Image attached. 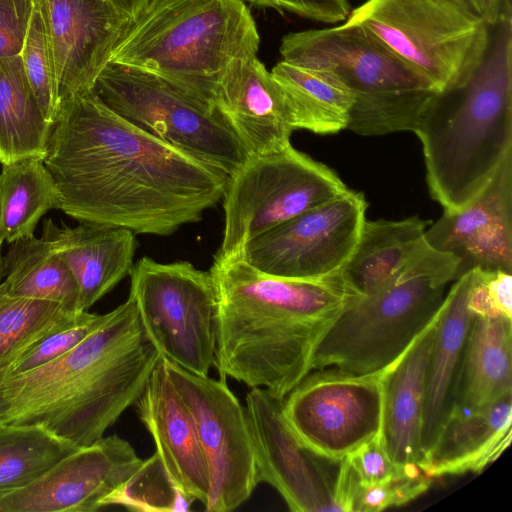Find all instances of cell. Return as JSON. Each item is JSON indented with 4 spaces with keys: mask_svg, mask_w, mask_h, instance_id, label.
Segmentation results:
<instances>
[{
    "mask_svg": "<svg viewBox=\"0 0 512 512\" xmlns=\"http://www.w3.org/2000/svg\"><path fill=\"white\" fill-rule=\"evenodd\" d=\"M6 276L5 260L2 254V246H0V284Z\"/></svg>",
    "mask_w": 512,
    "mask_h": 512,
    "instance_id": "cell-43",
    "label": "cell"
},
{
    "mask_svg": "<svg viewBox=\"0 0 512 512\" xmlns=\"http://www.w3.org/2000/svg\"><path fill=\"white\" fill-rule=\"evenodd\" d=\"M62 196L41 157L1 165L0 246L34 237L40 219L61 209Z\"/></svg>",
    "mask_w": 512,
    "mask_h": 512,
    "instance_id": "cell-28",
    "label": "cell"
},
{
    "mask_svg": "<svg viewBox=\"0 0 512 512\" xmlns=\"http://www.w3.org/2000/svg\"><path fill=\"white\" fill-rule=\"evenodd\" d=\"M160 358L128 296L64 355L0 380V424L38 425L90 445L136 403Z\"/></svg>",
    "mask_w": 512,
    "mask_h": 512,
    "instance_id": "cell-3",
    "label": "cell"
},
{
    "mask_svg": "<svg viewBox=\"0 0 512 512\" xmlns=\"http://www.w3.org/2000/svg\"><path fill=\"white\" fill-rule=\"evenodd\" d=\"M490 27L512 10L511 0H468Z\"/></svg>",
    "mask_w": 512,
    "mask_h": 512,
    "instance_id": "cell-40",
    "label": "cell"
},
{
    "mask_svg": "<svg viewBox=\"0 0 512 512\" xmlns=\"http://www.w3.org/2000/svg\"><path fill=\"white\" fill-rule=\"evenodd\" d=\"M472 272L456 279L436 324L425 388L421 457L432 448L454 403V392L473 314L467 306Z\"/></svg>",
    "mask_w": 512,
    "mask_h": 512,
    "instance_id": "cell-24",
    "label": "cell"
},
{
    "mask_svg": "<svg viewBox=\"0 0 512 512\" xmlns=\"http://www.w3.org/2000/svg\"><path fill=\"white\" fill-rule=\"evenodd\" d=\"M361 486L384 483L404 474H418L419 467L401 469L394 464L379 432L346 456Z\"/></svg>",
    "mask_w": 512,
    "mask_h": 512,
    "instance_id": "cell-37",
    "label": "cell"
},
{
    "mask_svg": "<svg viewBox=\"0 0 512 512\" xmlns=\"http://www.w3.org/2000/svg\"><path fill=\"white\" fill-rule=\"evenodd\" d=\"M153 0H111L114 6L132 21L137 19Z\"/></svg>",
    "mask_w": 512,
    "mask_h": 512,
    "instance_id": "cell-41",
    "label": "cell"
},
{
    "mask_svg": "<svg viewBox=\"0 0 512 512\" xmlns=\"http://www.w3.org/2000/svg\"><path fill=\"white\" fill-rule=\"evenodd\" d=\"M270 72L285 95L295 130L324 135L347 129L355 96L334 73L283 60Z\"/></svg>",
    "mask_w": 512,
    "mask_h": 512,
    "instance_id": "cell-27",
    "label": "cell"
},
{
    "mask_svg": "<svg viewBox=\"0 0 512 512\" xmlns=\"http://www.w3.org/2000/svg\"><path fill=\"white\" fill-rule=\"evenodd\" d=\"M457 267L453 255L428 244L392 282L361 296L333 320L315 349L312 370H389L437 316Z\"/></svg>",
    "mask_w": 512,
    "mask_h": 512,
    "instance_id": "cell-6",
    "label": "cell"
},
{
    "mask_svg": "<svg viewBox=\"0 0 512 512\" xmlns=\"http://www.w3.org/2000/svg\"><path fill=\"white\" fill-rule=\"evenodd\" d=\"M347 189L331 168L292 144L250 154L226 183L223 238L216 255L238 253L252 239Z\"/></svg>",
    "mask_w": 512,
    "mask_h": 512,
    "instance_id": "cell-9",
    "label": "cell"
},
{
    "mask_svg": "<svg viewBox=\"0 0 512 512\" xmlns=\"http://www.w3.org/2000/svg\"><path fill=\"white\" fill-rule=\"evenodd\" d=\"M130 292L146 338L161 357L199 375L215 359L216 293L209 271L187 261L138 260Z\"/></svg>",
    "mask_w": 512,
    "mask_h": 512,
    "instance_id": "cell-10",
    "label": "cell"
},
{
    "mask_svg": "<svg viewBox=\"0 0 512 512\" xmlns=\"http://www.w3.org/2000/svg\"><path fill=\"white\" fill-rule=\"evenodd\" d=\"M279 51L287 63L331 71L355 97L380 99L405 90H432L380 43L345 23L289 33Z\"/></svg>",
    "mask_w": 512,
    "mask_h": 512,
    "instance_id": "cell-15",
    "label": "cell"
},
{
    "mask_svg": "<svg viewBox=\"0 0 512 512\" xmlns=\"http://www.w3.org/2000/svg\"><path fill=\"white\" fill-rule=\"evenodd\" d=\"M419 138L431 197L460 210L512 153V10L491 27L488 48L469 80L434 92L413 131Z\"/></svg>",
    "mask_w": 512,
    "mask_h": 512,
    "instance_id": "cell-4",
    "label": "cell"
},
{
    "mask_svg": "<svg viewBox=\"0 0 512 512\" xmlns=\"http://www.w3.org/2000/svg\"><path fill=\"white\" fill-rule=\"evenodd\" d=\"M91 91L122 118L228 178L250 155L217 107L154 73L110 61Z\"/></svg>",
    "mask_w": 512,
    "mask_h": 512,
    "instance_id": "cell-8",
    "label": "cell"
},
{
    "mask_svg": "<svg viewBox=\"0 0 512 512\" xmlns=\"http://www.w3.org/2000/svg\"><path fill=\"white\" fill-rule=\"evenodd\" d=\"M290 12L324 23L344 22L350 10L346 0H287Z\"/></svg>",
    "mask_w": 512,
    "mask_h": 512,
    "instance_id": "cell-39",
    "label": "cell"
},
{
    "mask_svg": "<svg viewBox=\"0 0 512 512\" xmlns=\"http://www.w3.org/2000/svg\"><path fill=\"white\" fill-rule=\"evenodd\" d=\"M135 404L173 483L205 506L210 489L207 463L192 417L168 377L162 357Z\"/></svg>",
    "mask_w": 512,
    "mask_h": 512,
    "instance_id": "cell-20",
    "label": "cell"
},
{
    "mask_svg": "<svg viewBox=\"0 0 512 512\" xmlns=\"http://www.w3.org/2000/svg\"><path fill=\"white\" fill-rule=\"evenodd\" d=\"M164 367L189 411L207 463L208 512L232 511L259 483L246 408L226 379L192 373L162 357Z\"/></svg>",
    "mask_w": 512,
    "mask_h": 512,
    "instance_id": "cell-11",
    "label": "cell"
},
{
    "mask_svg": "<svg viewBox=\"0 0 512 512\" xmlns=\"http://www.w3.org/2000/svg\"><path fill=\"white\" fill-rule=\"evenodd\" d=\"M431 480L421 472L404 474L388 482L368 486L358 483L351 512H378L405 504L425 492Z\"/></svg>",
    "mask_w": 512,
    "mask_h": 512,
    "instance_id": "cell-36",
    "label": "cell"
},
{
    "mask_svg": "<svg viewBox=\"0 0 512 512\" xmlns=\"http://www.w3.org/2000/svg\"><path fill=\"white\" fill-rule=\"evenodd\" d=\"M6 276L0 290L8 295L57 303L79 310L76 280L43 238H26L9 244L4 256Z\"/></svg>",
    "mask_w": 512,
    "mask_h": 512,
    "instance_id": "cell-30",
    "label": "cell"
},
{
    "mask_svg": "<svg viewBox=\"0 0 512 512\" xmlns=\"http://www.w3.org/2000/svg\"><path fill=\"white\" fill-rule=\"evenodd\" d=\"M511 425L512 394L481 407L454 405L418 467L431 479L479 472L509 445Z\"/></svg>",
    "mask_w": 512,
    "mask_h": 512,
    "instance_id": "cell-22",
    "label": "cell"
},
{
    "mask_svg": "<svg viewBox=\"0 0 512 512\" xmlns=\"http://www.w3.org/2000/svg\"><path fill=\"white\" fill-rule=\"evenodd\" d=\"M107 317L108 313L78 312L68 323L39 339L3 368L0 380L34 370L64 355L96 330Z\"/></svg>",
    "mask_w": 512,
    "mask_h": 512,
    "instance_id": "cell-35",
    "label": "cell"
},
{
    "mask_svg": "<svg viewBox=\"0 0 512 512\" xmlns=\"http://www.w3.org/2000/svg\"><path fill=\"white\" fill-rule=\"evenodd\" d=\"M215 106L249 154L272 153L291 144L295 128L285 95L257 55L228 68Z\"/></svg>",
    "mask_w": 512,
    "mask_h": 512,
    "instance_id": "cell-19",
    "label": "cell"
},
{
    "mask_svg": "<svg viewBox=\"0 0 512 512\" xmlns=\"http://www.w3.org/2000/svg\"><path fill=\"white\" fill-rule=\"evenodd\" d=\"M20 57L40 110L52 126L60 109L58 81L52 47L36 0Z\"/></svg>",
    "mask_w": 512,
    "mask_h": 512,
    "instance_id": "cell-34",
    "label": "cell"
},
{
    "mask_svg": "<svg viewBox=\"0 0 512 512\" xmlns=\"http://www.w3.org/2000/svg\"><path fill=\"white\" fill-rule=\"evenodd\" d=\"M78 312L54 302L12 296L0 290V371Z\"/></svg>",
    "mask_w": 512,
    "mask_h": 512,
    "instance_id": "cell-32",
    "label": "cell"
},
{
    "mask_svg": "<svg viewBox=\"0 0 512 512\" xmlns=\"http://www.w3.org/2000/svg\"><path fill=\"white\" fill-rule=\"evenodd\" d=\"M429 221L418 216L402 220H367L350 259L342 270L348 284L360 295L392 282L428 245Z\"/></svg>",
    "mask_w": 512,
    "mask_h": 512,
    "instance_id": "cell-25",
    "label": "cell"
},
{
    "mask_svg": "<svg viewBox=\"0 0 512 512\" xmlns=\"http://www.w3.org/2000/svg\"><path fill=\"white\" fill-rule=\"evenodd\" d=\"M343 23L368 34L438 93L465 85L491 34L468 0H366Z\"/></svg>",
    "mask_w": 512,
    "mask_h": 512,
    "instance_id": "cell-7",
    "label": "cell"
},
{
    "mask_svg": "<svg viewBox=\"0 0 512 512\" xmlns=\"http://www.w3.org/2000/svg\"><path fill=\"white\" fill-rule=\"evenodd\" d=\"M439 313L405 354L382 373L380 433L388 455L401 469L418 467L421 457L426 376Z\"/></svg>",
    "mask_w": 512,
    "mask_h": 512,
    "instance_id": "cell-23",
    "label": "cell"
},
{
    "mask_svg": "<svg viewBox=\"0 0 512 512\" xmlns=\"http://www.w3.org/2000/svg\"><path fill=\"white\" fill-rule=\"evenodd\" d=\"M50 130L20 55L0 58V164L44 158Z\"/></svg>",
    "mask_w": 512,
    "mask_h": 512,
    "instance_id": "cell-29",
    "label": "cell"
},
{
    "mask_svg": "<svg viewBox=\"0 0 512 512\" xmlns=\"http://www.w3.org/2000/svg\"><path fill=\"white\" fill-rule=\"evenodd\" d=\"M512 394V325L504 316H473L454 392V405L481 407Z\"/></svg>",
    "mask_w": 512,
    "mask_h": 512,
    "instance_id": "cell-26",
    "label": "cell"
},
{
    "mask_svg": "<svg viewBox=\"0 0 512 512\" xmlns=\"http://www.w3.org/2000/svg\"><path fill=\"white\" fill-rule=\"evenodd\" d=\"M259 45L242 0H153L132 22L111 62L154 73L215 106L228 68L257 55Z\"/></svg>",
    "mask_w": 512,
    "mask_h": 512,
    "instance_id": "cell-5",
    "label": "cell"
},
{
    "mask_svg": "<svg viewBox=\"0 0 512 512\" xmlns=\"http://www.w3.org/2000/svg\"><path fill=\"white\" fill-rule=\"evenodd\" d=\"M284 413L310 451L339 462L381 431L383 374L312 370L284 398Z\"/></svg>",
    "mask_w": 512,
    "mask_h": 512,
    "instance_id": "cell-12",
    "label": "cell"
},
{
    "mask_svg": "<svg viewBox=\"0 0 512 512\" xmlns=\"http://www.w3.org/2000/svg\"><path fill=\"white\" fill-rule=\"evenodd\" d=\"M246 413L259 482L273 486L294 512L332 511L333 482L320 460L296 436L284 413V398L251 388Z\"/></svg>",
    "mask_w": 512,
    "mask_h": 512,
    "instance_id": "cell-16",
    "label": "cell"
},
{
    "mask_svg": "<svg viewBox=\"0 0 512 512\" xmlns=\"http://www.w3.org/2000/svg\"><path fill=\"white\" fill-rule=\"evenodd\" d=\"M79 222L168 236L201 220L228 177L122 118L90 90L60 105L43 158Z\"/></svg>",
    "mask_w": 512,
    "mask_h": 512,
    "instance_id": "cell-1",
    "label": "cell"
},
{
    "mask_svg": "<svg viewBox=\"0 0 512 512\" xmlns=\"http://www.w3.org/2000/svg\"><path fill=\"white\" fill-rule=\"evenodd\" d=\"M215 359L220 378L285 398L312 371L333 320L360 295L342 271L318 279L263 273L239 255H214Z\"/></svg>",
    "mask_w": 512,
    "mask_h": 512,
    "instance_id": "cell-2",
    "label": "cell"
},
{
    "mask_svg": "<svg viewBox=\"0 0 512 512\" xmlns=\"http://www.w3.org/2000/svg\"><path fill=\"white\" fill-rule=\"evenodd\" d=\"M248 2L261 7L273 8L280 11L290 12L287 0H247Z\"/></svg>",
    "mask_w": 512,
    "mask_h": 512,
    "instance_id": "cell-42",
    "label": "cell"
},
{
    "mask_svg": "<svg viewBox=\"0 0 512 512\" xmlns=\"http://www.w3.org/2000/svg\"><path fill=\"white\" fill-rule=\"evenodd\" d=\"M53 51L60 105L92 89L132 20L111 0H36Z\"/></svg>",
    "mask_w": 512,
    "mask_h": 512,
    "instance_id": "cell-17",
    "label": "cell"
},
{
    "mask_svg": "<svg viewBox=\"0 0 512 512\" xmlns=\"http://www.w3.org/2000/svg\"><path fill=\"white\" fill-rule=\"evenodd\" d=\"M73 274L79 310L88 311L130 275L137 247L135 233L115 226L79 222L70 227L46 219L42 237Z\"/></svg>",
    "mask_w": 512,
    "mask_h": 512,
    "instance_id": "cell-21",
    "label": "cell"
},
{
    "mask_svg": "<svg viewBox=\"0 0 512 512\" xmlns=\"http://www.w3.org/2000/svg\"><path fill=\"white\" fill-rule=\"evenodd\" d=\"M78 448L38 425L0 424V495L33 482Z\"/></svg>",
    "mask_w": 512,
    "mask_h": 512,
    "instance_id": "cell-31",
    "label": "cell"
},
{
    "mask_svg": "<svg viewBox=\"0 0 512 512\" xmlns=\"http://www.w3.org/2000/svg\"><path fill=\"white\" fill-rule=\"evenodd\" d=\"M132 445L103 436L62 458L28 485L0 495V512H94L142 464Z\"/></svg>",
    "mask_w": 512,
    "mask_h": 512,
    "instance_id": "cell-14",
    "label": "cell"
},
{
    "mask_svg": "<svg viewBox=\"0 0 512 512\" xmlns=\"http://www.w3.org/2000/svg\"><path fill=\"white\" fill-rule=\"evenodd\" d=\"M35 0H0V58L21 54Z\"/></svg>",
    "mask_w": 512,
    "mask_h": 512,
    "instance_id": "cell-38",
    "label": "cell"
},
{
    "mask_svg": "<svg viewBox=\"0 0 512 512\" xmlns=\"http://www.w3.org/2000/svg\"><path fill=\"white\" fill-rule=\"evenodd\" d=\"M194 500L182 493L169 477L155 452L103 502L132 511H188Z\"/></svg>",
    "mask_w": 512,
    "mask_h": 512,
    "instance_id": "cell-33",
    "label": "cell"
},
{
    "mask_svg": "<svg viewBox=\"0 0 512 512\" xmlns=\"http://www.w3.org/2000/svg\"><path fill=\"white\" fill-rule=\"evenodd\" d=\"M425 239L457 259L456 279L473 269L512 273V153L471 202L444 211Z\"/></svg>",
    "mask_w": 512,
    "mask_h": 512,
    "instance_id": "cell-18",
    "label": "cell"
},
{
    "mask_svg": "<svg viewBox=\"0 0 512 512\" xmlns=\"http://www.w3.org/2000/svg\"><path fill=\"white\" fill-rule=\"evenodd\" d=\"M367 206L362 192L348 188L252 239L236 254L257 270L282 278L339 273L355 250Z\"/></svg>",
    "mask_w": 512,
    "mask_h": 512,
    "instance_id": "cell-13",
    "label": "cell"
}]
</instances>
